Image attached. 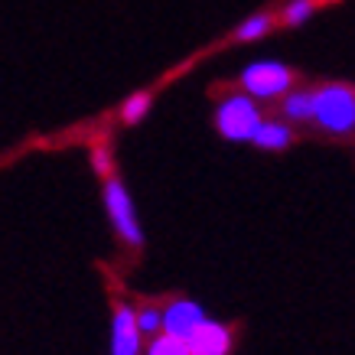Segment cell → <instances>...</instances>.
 <instances>
[{
	"mask_svg": "<svg viewBox=\"0 0 355 355\" xmlns=\"http://www.w3.org/2000/svg\"><path fill=\"white\" fill-rule=\"evenodd\" d=\"M251 140L258 144L261 150H284V147H291L293 130L284 121H261V128L254 130Z\"/></svg>",
	"mask_w": 355,
	"mask_h": 355,
	"instance_id": "obj_8",
	"label": "cell"
},
{
	"mask_svg": "<svg viewBox=\"0 0 355 355\" xmlns=\"http://www.w3.org/2000/svg\"><path fill=\"white\" fill-rule=\"evenodd\" d=\"M147 355H189L183 339H176V336H157L147 349Z\"/></svg>",
	"mask_w": 355,
	"mask_h": 355,
	"instance_id": "obj_13",
	"label": "cell"
},
{
	"mask_svg": "<svg viewBox=\"0 0 355 355\" xmlns=\"http://www.w3.org/2000/svg\"><path fill=\"white\" fill-rule=\"evenodd\" d=\"M270 26H274V17L270 13H254V17H248L241 26L235 30V40L248 43V40H261V36H268Z\"/></svg>",
	"mask_w": 355,
	"mask_h": 355,
	"instance_id": "obj_9",
	"label": "cell"
},
{
	"mask_svg": "<svg viewBox=\"0 0 355 355\" xmlns=\"http://www.w3.org/2000/svg\"><path fill=\"white\" fill-rule=\"evenodd\" d=\"M202 320H205V313H202V306H199L196 300H176V303H170V306L160 313V329H163V336L186 339V336L193 333Z\"/></svg>",
	"mask_w": 355,
	"mask_h": 355,
	"instance_id": "obj_6",
	"label": "cell"
},
{
	"mask_svg": "<svg viewBox=\"0 0 355 355\" xmlns=\"http://www.w3.org/2000/svg\"><path fill=\"white\" fill-rule=\"evenodd\" d=\"M284 114L291 121H310V114H313L310 92H293V95L284 98Z\"/></svg>",
	"mask_w": 355,
	"mask_h": 355,
	"instance_id": "obj_10",
	"label": "cell"
},
{
	"mask_svg": "<svg viewBox=\"0 0 355 355\" xmlns=\"http://www.w3.org/2000/svg\"><path fill=\"white\" fill-rule=\"evenodd\" d=\"M183 343L189 349V355H228L232 352V333H228V326L216 323L209 316L186 336Z\"/></svg>",
	"mask_w": 355,
	"mask_h": 355,
	"instance_id": "obj_5",
	"label": "cell"
},
{
	"mask_svg": "<svg viewBox=\"0 0 355 355\" xmlns=\"http://www.w3.org/2000/svg\"><path fill=\"white\" fill-rule=\"evenodd\" d=\"M313 0H291L287 7H284V23L287 26H300V23H306L313 17Z\"/></svg>",
	"mask_w": 355,
	"mask_h": 355,
	"instance_id": "obj_12",
	"label": "cell"
},
{
	"mask_svg": "<svg viewBox=\"0 0 355 355\" xmlns=\"http://www.w3.org/2000/svg\"><path fill=\"white\" fill-rule=\"evenodd\" d=\"M111 355H140V333L130 306L114 310V320H111Z\"/></svg>",
	"mask_w": 355,
	"mask_h": 355,
	"instance_id": "obj_7",
	"label": "cell"
},
{
	"mask_svg": "<svg viewBox=\"0 0 355 355\" xmlns=\"http://www.w3.org/2000/svg\"><path fill=\"white\" fill-rule=\"evenodd\" d=\"M92 163H95V170L101 173V176H108V173H111V157H108V150H105V147H98V150L92 153Z\"/></svg>",
	"mask_w": 355,
	"mask_h": 355,
	"instance_id": "obj_15",
	"label": "cell"
},
{
	"mask_svg": "<svg viewBox=\"0 0 355 355\" xmlns=\"http://www.w3.org/2000/svg\"><path fill=\"white\" fill-rule=\"evenodd\" d=\"M134 323H137V333L147 336V333H160V310H153V306H147V310L134 313Z\"/></svg>",
	"mask_w": 355,
	"mask_h": 355,
	"instance_id": "obj_14",
	"label": "cell"
},
{
	"mask_svg": "<svg viewBox=\"0 0 355 355\" xmlns=\"http://www.w3.org/2000/svg\"><path fill=\"white\" fill-rule=\"evenodd\" d=\"M241 85L254 98H277L293 88V72L284 62H251L241 72Z\"/></svg>",
	"mask_w": 355,
	"mask_h": 355,
	"instance_id": "obj_3",
	"label": "cell"
},
{
	"mask_svg": "<svg viewBox=\"0 0 355 355\" xmlns=\"http://www.w3.org/2000/svg\"><path fill=\"white\" fill-rule=\"evenodd\" d=\"M150 111V95L147 92H140V95H130L128 101H124V108H121V118L128 121V124H137L144 114Z\"/></svg>",
	"mask_w": 355,
	"mask_h": 355,
	"instance_id": "obj_11",
	"label": "cell"
},
{
	"mask_svg": "<svg viewBox=\"0 0 355 355\" xmlns=\"http://www.w3.org/2000/svg\"><path fill=\"white\" fill-rule=\"evenodd\" d=\"M105 205H108L114 232H118L128 245H140V241H144V232H140L137 212H134V202H130L128 189H124L118 180H108V183H105Z\"/></svg>",
	"mask_w": 355,
	"mask_h": 355,
	"instance_id": "obj_4",
	"label": "cell"
},
{
	"mask_svg": "<svg viewBox=\"0 0 355 355\" xmlns=\"http://www.w3.org/2000/svg\"><path fill=\"white\" fill-rule=\"evenodd\" d=\"M313 114L310 121L329 134H352L355 128V95L349 85H323L310 92Z\"/></svg>",
	"mask_w": 355,
	"mask_h": 355,
	"instance_id": "obj_1",
	"label": "cell"
},
{
	"mask_svg": "<svg viewBox=\"0 0 355 355\" xmlns=\"http://www.w3.org/2000/svg\"><path fill=\"white\" fill-rule=\"evenodd\" d=\"M313 3H316V0H313ZM320 3H336V0H320Z\"/></svg>",
	"mask_w": 355,
	"mask_h": 355,
	"instance_id": "obj_16",
	"label": "cell"
},
{
	"mask_svg": "<svg viewBox=\"0 0 355 355\" xmlns=\"http://www.w3.org/2000/svg\"><path fill=\"white\" fill-rule=\"evenodd\" d=\"M216 128H218V134L228 140H251L254 130L261 128V114L248 95H232L218 105Z\"/></svg>",
	"mask_w": 355,
	"mask_h": 355,
	"instance_id": "obj_2",
	"label": "cell"
}]
</instances>
